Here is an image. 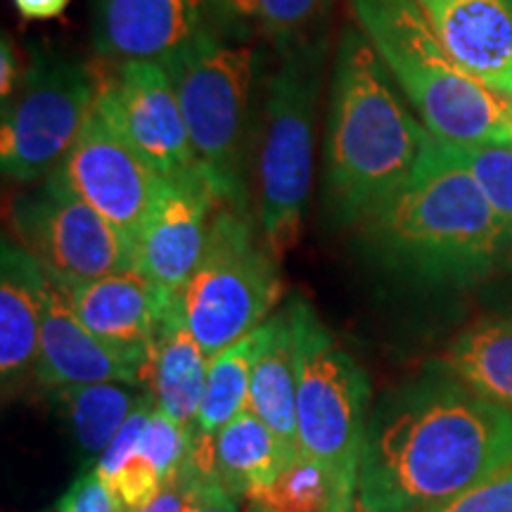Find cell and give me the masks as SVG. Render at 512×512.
I'll use <instances>...</instances> for the list:
<instances>
[{
    "label": "cell",
    "mask_w": 512,
    "mask_h": 512,
    "mask_svg": "<svg viewBox=\"0 0 512 512\" xmlns=\"http://www.w3.org/2000/svg\"><path fill=\"white\" fill-rule=\"evenodd\" d=\"M512 465V413L458 380H422L370 411L356 512H420Z\"/></svg>",
    "instance_id": "1"
},
{
    "label": "cell",
    "mask_w": 512,
    "mask_h": 512,
    "mask_svg": "<svg viewBox=\"0 0 512 512\" xmlns=\"http://www.w3.org/2000/svg\"><path fill=\"white\" fill-rule=\"evenodd\" d=\"M432 133L415 119L358 27L339 36L323 147L325 209L361 226L418 169Z\"/></svg>",
    "instance_id": "2"
},
{
    "label": "cell",
    "mask_w": 512,
    "mask_h": 512,
    "mask_svg": "<svg viewBox=\"0 0 512 512\" xmlns=\"http://www.w3.org/2000/svg\"><path fill=\"white\" fill-rule=\"evenodd\" d=\"M361 242L370 261L427 283H475L512 259V230L434 136L411 181L361 223Z\"/></svg>",
    "instance_id": "3"
},
{
    "label": "cell",
    "mask_w": 512,
    "mask_h": 512,
    "mask_svg": "<svg viewBox=\"0 0 512 512\" xmlns=\"http://www.w3.org/2000/svg\"><path fill=\"white\" fill-rule=\"evenodd\" d=\"M349 8L434 138L456 145H512V100L467 74L446 53L418 0H349Z\"/></svg>",
    "instance_id": "4"
},
{
    "label": "cell",
    "mask_w": 512,
    "mask_h": 512,
    "mask_svg": "<svg viewBox=\"0 0 512 512\" xmlns=\"http://www.w3.org/2000/svg\"><path fill=\"white\" fill-rule=\"evenodd\" d=\"M328 53V38L287 43L266 88L256 157L259 226L278 261L297 245L309 204Z\"/></svg>",
    "instance_id": "5"
},
{
    "label": "cell",
    "mask_w": 512,
    "mask_h": 512,
    "mask_svg": "<svg viewBox=\"0 0 512 512\" xmlns=\"http://www.w3.org/2000/svg\"><path fill=\"white\" fill-rule=\"evenodd\" d=\"M162 64L174 81L197 164L223 202L238 204L256 50L207 29Z\"/></svg>",
    "instance_id": "6"
},
{
    "label": "cell",
    "mask_w": 512,
    "mask_h": 512,
    "mask_svg": "<svg viewBox=\"0 0 512 512\" xmlns=\"http://www.w3.org/2000/svg\"><path fill=\"white\" fill-rule=\"evenodd\" d=\"M287 306L297 344V451L328 465L356 489L370 418V380L306 299L290 297Z\"/></svg>",
    "instance_id": "7"
},
{
    "label": "cell",
    "mask_w": 512,
    "mask_h": 512,
    "mask_svg": "<svg viewBox=\"0 0 512 512\" xmlns=\"http://www.w3.org/2000/svg\"><path fill=\"white\" fill-rule=\"evenodd\" d=\"M283 297L278 259L256 242L247 216L216 209L207 247L181 290V311L209 358L264 325Z\"/></svg>",
    "instance_id": "8"
},
{
    "label": "cell",
    "mask_w": 512,
    "mask_h": 512,
    "mask_svg": "<svg viewBox=\"0 0 512 512\" xmlns=\"http://www.w3.org/2000/svg\"><path fill=\"white\" fill-rule=\"evenodd\" d=\"M100 74L88 62L34 50L17 93L3 107L0 166L17 183H41L79 138L98 98Z\"/></svg>",
    "instance_id": "9"
},
{
    "label": "cell",
    "mask_w": 512,
    "mask_h": 512,
    "mask_svg": "<svg viewBox=\"0 0 512 512\" xmlns=\"http://www.w3.org/2000/svg\"><path fill=\"white\" fill-rule=\"evenodd\" d=\"M12 240L62 285L136 268V242L72 192L43 178L10 207Z\"/></svg>",
    "instance_id": "10"
},
{
    "label": "cell",
    "mask_w": 512,
    "mask_h": 512,
    "mask_svg": "<svg viewBox=\"0 0 512 512\" xmlns=\"http://www.w3.org/2000/svg\"><path fill=\"white\" fill-rule=\"evenodd\" d=\"M48 178L124 230L133 242L162 185V176L126 143L98 105H93L79 138Z\"/></svg>",
    "instance_id": "11"
},
{
    "label": "cell",
    "mask_w": 512,
    "mask_h": 512,
    "mask_svg": "<svg viewBox=\"0 0 512 512\" xmlns=\"http://www.w3.org/2000/svg\"><path fill=\"white\" fill-rule=\"evenodd\" d=\"M98 110L162 178L200 169L174 81L162 62H121L100 74Z\"/></svg>",
    "instance_id": "12"
},
{
    "label": "cell",
    "mask_w": 512,
    "mask_h": 512,
    "mask_svg": "<svg viewBox=\"0 0 512 512\" xmlns=\"http://www.w3.org/2000/svg\"><path fill=\"white\" fill-rule=\"evenodd\" d=\"M223 202L202 169L162 178L136 238V268L164 290L181 292L207 247L216 204Z\"/></svg>",
    "instance_id": "13"
},
{
    "label": "cell",
    "mask_w": 512,
    "mask_h": 512,
    "mask_svg": "<svg viewBox=\"0 0 512 512\" xmlns=\"http://www.w3.org/2000/svg\"><path fill=\"white\" fill-rule=\"evenodd\" d=\"M34 377L46 389L98 382L147 387V361L114 349L95 337L76 316L67 287L48 275L46 311H43L41 347H38Z\"/></svg>",
    "instance_id": "14"
},
{
    "label": "cell",
    "mask_w": 512,
    "mask_h": 512,
    "mask_svg": "<svg viewBox=\"0 0 512 512\" xmlns=\"http://www.w3.org/2000/svg\"><path fill=\"white\" fill-rule=\"evenodd\" d=\"M207 0H93L95 53L114 64L164 62L207 31Z\"/></svg>",
    "instance_id": "15"
},
{
    "label": "cell",
    "mask_w": 512,
    "mask_h": 512,
    "mask_svg": "<svg viewBox=\"0 0 512 512\" xmlns=\"http://www.w3.org/2000/svg\"><path fill=\"white\" fill-rule=\"evenodd\" d=\"M67 294L76 316L95 337L145 361L178 297V292L164 290L138 268L69 285Z\"/></svg>",
    "instance_id": "16"
},
{
    "label": "cell",
    "mask_w": 512,
    "mask_h": 512,
    "mask_svg": "<svg viewBox=\"0 0 512 512\" xmlns=\"http://www.w3.org/2000/svg\"><path fill=\"white\" fill-rule=\"evenodd\" d=\"M467 74L512 100V0H418Z\"/></svg>",
    "instance_id": "17"
},
{
    "label": "cell",
    "mask_w": 512,
    "mask_h": 512,
    "mask_svg": "<svg viewBox=\"0 0 512 512\" xmlns=\"http://www.w3.org/2000/svg\"><path fill=\"white\" fill-rule=\"evenodd\" d=\"M46 285L43 266L5 235L0 249V377L5 399L36 375Z\"/></svg>",
    "instance_id": "18"
},
{
    "label": "cell",
    "mask_w": 512,
    "mask_h": 512,
    "mask_svg": "<svg viewBox=\"0 0 512 512\" xmlns=\"http://www.w3.org/2000/svg\"><path fill=\"white\" fill-rule=\"evenodd\" d=\"M207 351L192 335L181 311V292L166 313L147 358V387L159 411L195 432L209 370Z\"/></svg>",
    "instance_id": "19"
},
{
    "label": "cell",
    "mask_w": 512,
    "mask_h": 512,
    "mask_svg": "<svg viewBox=\"0 0 512 512\" xmlns=\"http://www.w3.org/2000/svg\"><path fill=\"white\" fill-rule=\"evenodd\" d=\"M247 408L297 451V344L287 302L259 325Z\"/></svg>",
    "instance_id": "20"
},
{
    "label": "cell",
    "mask_w": 512,
    "mask_h": 512,
    "mask_svg": "<svg viewBox=\"0 0 512 512\" xmlns=\"http://www.w3.org/2000/svg\"><path fill=\"white\" fill-rule=\"evenodd\" d=\"M294 458L297 453L249 408L214 434V479L235 498L271 486Z\"/></svg>",
    "instance_id": "21"
},
{
    "label": "cell",
    "mask_w": 512,
    "mask_h": 512,
    "mask_svg": "<svg viewBox=\"0 0 512 512\" xmlns=\"http://www.w3.org/2000/svg\"><path fill=\"white\" fill-rule=\"evenodd\" d=\"M147 392V387L138 392L133 384L124 382L69 384L50 389V399L67 422L81 456L86 463H95L143 403Z\"/></svg>",
    "instance_id": "22"
},
{
    "label": "cell",
    "mask_w": 512,
    "mask_h": 512,
    "mask_svg": "<svg viewBox=\"0 0 512 512\" xmlns=\"http://www.w3.org/2000/svg\"><path fill=\"white\" fill-rule=\"evenodd\" d=\"M446 366L470 392L512 413V318L482 320L460 332Z\"/></svg>",
    "instance_id": "23"
},
{
    "label": "cell",
    "mask_w": 512,
    "mask_h": 512,
    "mask_svg": "<svg viewBox=\"0 0 512 512\" xmlns=\"http://www.w3.org/2000/svg\"><path fill=\"white\" fill-rule=\"evenodd\" d=\"M155 406V396L147 392L143 403L126 420L112 444L95 460V472L112 494L119 512L143 508L164 489V479L157 475L155 467L140 451V437H143L147 418L155 411Z\"/></svg>",
    "instance_id": "24"
},
{
    "label": "cell",
    "mask_w": 512,
    "mask_h": 512,
    "mask_svg": "<svg viewBox=\"0 0 512 512\" xmlns=\"http://www.w3.org/2000/svg\"><path fill=\"white\" fill-rule=\"evenodd\" d=\"M247 501L264 512H356V489L328 465L297 456Z\"/></svg>",
    "instance_id": "25"
},
{
    "label": "cell",
    "mask_w": 512,
    "mask_h": 512,
    "mask_svg": "<svg viewBox=\"0 0 512 512\" xmlns=\"http://www.w3.org/2000/svg\"><path fill=\"white\" fill-rule=\"evenodd\" d=\"M256 347H259V328L211 358L195 432L216 434L235 415L245 411Z\"/></svg>",
    "instance_id": "26"
},
{
    "label": "cell",
    "mask_w": 512,
    "mask_h": 512,
    "mask_svg": "<svg viewBox=\"0 0 512 512\" xmlns=\"http://www.w3.org/2000/svg\"><path fill=\"white\" fill-rule=\"evenodd\" d=\"M228 29L280 38L290 43L320 17L328 0H207Z\"/></svg>",
    "instance_id": "27"
},
{
    "label": "cell",
    "mask_w": 512,
    "mask_h": 512,
    "mask_svg": "<svg viewBox=\"0 0 512 512\" xmlns=\"http://www.w3.org/2000/svg\"><path fill=\"white\" fill-rule=\"evenodd\" d=\"M446 143V140H444ZM475 178L501 221L512 230V145L510 143H446Z\"/></svg>",
    "instance_id": "28"
},
{
    "label": "cell",
    "mask_w": 512,
    "mask_h": 512,
    "mask_svg": "<svg viewBox=\"0 0 512 512\" xmlns=\"http://www.w3.org/2000/svg\"><path fill=\"white\" fill-rule=\"evenodd\" d=\"M192 430L181 427L176 420H171L164 411H155L147 418V425L140 437V451L150 460L157 475L166 482H171L178 472L188 463L192 451Z\"/></svg>",
    "instance_id": "29"
},
{
    "label": "cell",
    "mask_w": 512,
    "mask_h": 512,
    "mask_svg": "<svg viewBox=\"0 0 512 512\" xmlns=\"http://www.w3.org/2000/svg\"><path fill=\"white\" fill-rule=\"evenodd\" d=\"M420 512H512V465L451 501Z\"/></svg>",
    "instance_id": "30"
},
{
    "label": "cell",
    "mask_w": 512,
    "mask_h": 512,
    "mask_svg": "<svg viewBox=\"0 0 512 512\" xmlns=\"http://www.w3.org/2000/svg\"><path fill=\"white\" fill-rule=\"evenodd\" d=\"M53 512H119L107 486L100 482L95 463H86V470L64 491Z\"/></svg>",
    "instance_id": "31"
},
{
    "label": "cell",
    "mask_w": 512,
    "mask_h": 512,
    "mask_svg": "<svg viewBox=\"0 0 512 512\" xmlns=\"http://www.w3.org/2000/svg\"><path fill=\"white\" fill-rule=\"evenodd\" d=\"M185 512H240L238 498L214 477H204L188 458V505Z\"/></svg>",
    "instance_id": "32"
},
{
    "label": "cell",
    "mask_w": 512,
    "mask_h": 512,
    "mask_svg": "<svg viewBox=\"0 0 512 512\" xmlns=\"http://www.w3.org/2000/svg\"><path fill=\"white\" fill-rule=\"evenodd\" d=\"M185 505H188V463L171 482L164 484V489L150 503L133 512H185Z\"/></svg>",
    "instance_id": "33"
},
{
    "label": "cell",
    "mask_w": 512,
    "mask_h": 512,
    "mask_svg": "<svg viewBox=\"0 0 512 512\" xmlns=\"http://www.w3.org/2000/svg\"><path fill=\"white\" fill-rule=\"evenodd\" d=\"M17 83L19 69L15 46H12L10 36H3V43H0V98H3V105H8V100L17 93Z\"/></svg>",
    "instance_id": "34"
},
{
    "label": "cell",
    "mask_w": 512,
    "mask_h": 512,
    "mask_svg": "<svg viewBox=\"0 0 512 512\" xmlns=\"http://www.w3.org/2000/svg\"><path fill=\"white\" fill-rule=\"evenodd\" d=\"M12 3L27 22H48L62 17L72 0H12Z\"/></svg>",
    "instance_id": "35"
},
{
    "label": "cell",
    "mask_w": 512,
    "mask_h": 512,
    "mask_svg": "<svg viewBox=\"0 0 512 512\" xmlns=\"http://www.w3.org/2000/svg\"><path fill=\"white\" fill-rule=\"evenodd\" d=\"M249 512H264V510H259V508H256V505L249 503Z\"/></svg>",
    "instance_id": "36"
}]
</instances>
